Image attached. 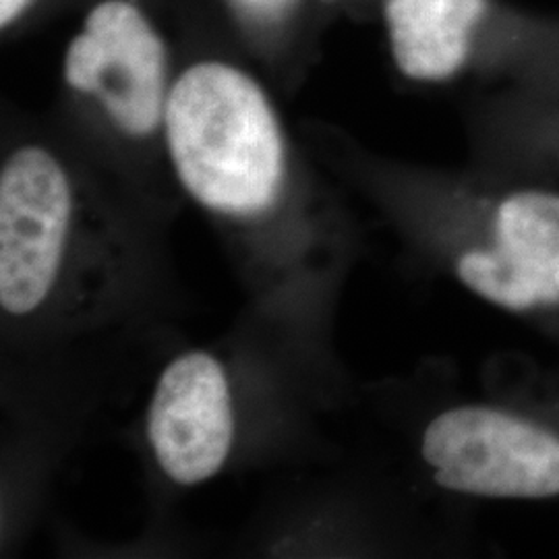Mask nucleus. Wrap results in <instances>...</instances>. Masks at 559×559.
<instances>
[{"label":"nucleus","instance_id":"nucleus-1","mask_svg":"<svg viewBox=\"0 0 559 559\" xmlns=\"http://www.w3.org/2000/svg\"><path fill=\"white\" fill-rule=\"evenodd\" d=\"M127 270V245L92 214L62 162L15 150L0 173V309L7 320L57 323L100 311Z\"/></svg>","mask_w":559,"mask_h":559},{"label":"nucleus","instance_id":"nucleus-2","mask_svg":"<svg viewBox=\"0 0 559 559\" xmlns=\"http://www.w3.org/2000/svg\"><path fill=\"white\" fill-rule=\"evenodd\" d=\"M189 198L226 221L253 222L278 205L286 143L260 83L226 62H198L173 83L162 122Z\"/></svg>","mask_w":559,"mask_h":559},{"label":"nucleus","instance_id":"nucleus-3","mask_svg":"<svg viewBox=\"0 0 559 559\" xmlns=\"http://www.w3.org/2000/svg\"><path fill=\"white\" fill-rule=\"evenodd\" d=\"M420 456L436 485L483 500L559 496V433L516 413L460 404L429 420Z\"/></svg>","mask_w":559,"mask_h":559},{"label":"nucleus","instance_id":"nucleus-4","mask_svg":"<svg viewBox=\"0 0 559 559\" xmlns=\"http://www.w3.org/2000/svg\"><path fill=\"white\" fill-rule=\"evenodd\" d=\"M64 80L100 104L120 133L145 140L164 122L166 50L140 9L104 0L85 20L64 59Z\"/></svg>","mask_w":559,"mask_h":559},{"label":"nucleus","instance_id":"nucleus-5","mask_svg":"<svg viewBox=\"0 0 559 559\" xmlns=\"http://www.w3.org/2000/svg\"><path fill=\"white\" fill-rule=\"evenodd\" d=\"M145 438L162 473L180 487L214 479L237 440V411L226 367L207 350H187L162 369Z\"/></svg>","mask_w":559,"mask_h":559},{"label":"nucleus","instance_id":"nucleus-6","mask_svg":"<svg viewBox=\"0 0 559 559\" xmlns=\"http://www.w3.org/2000/svg\"><path fill=\"white\" fill-rule=\"evenodd\" d=\"M487 0H388L385 21L400 71L419 81L452 78L468 59Z\"/></svg>","mask_w":559,"mask_h":559},{"label":"nucleus","instance_id":"nucleus-7","mask_svg":"<svg viewBox=\"0 0 559 559\" xmlns=\"http://www.w3.org/2000/svg\"><path fill=\"white\" fill-rule=\"evenodd\" d=\"M489 245L537 276L559 307V193L531 189L503 198L493 212Z\"/></svg>","mask_w":559,"mask_h":559},{"label":"nucleus","instance_id":"nucleus-8","mask_svg":"<svg viewBox=\"0 0 559 559\" xmlns=\"http://www.w3.org/2000/svg\"><path fill=\"white\" fill-rule=\"evenodd\" d=\"M242 11L251 13V15H260V17H267V15H276L286 7L288 0H235Z\"/></svg>","mask_w":559,"mask_h":559},{"label":"nucleus","instance_id":"nucleus-9","mask_svg":"<svg viewBox=\"0 0 559 559\" xmlns=\"http://www.w3.org/2000/svg\"><path fill=\"white\" fill-rule=\"evenodd\" d=\"M32 0H0V23L9 25L20 17Z\"/></svg>","mask_w":559,"mask_h":559}]
</instances>
